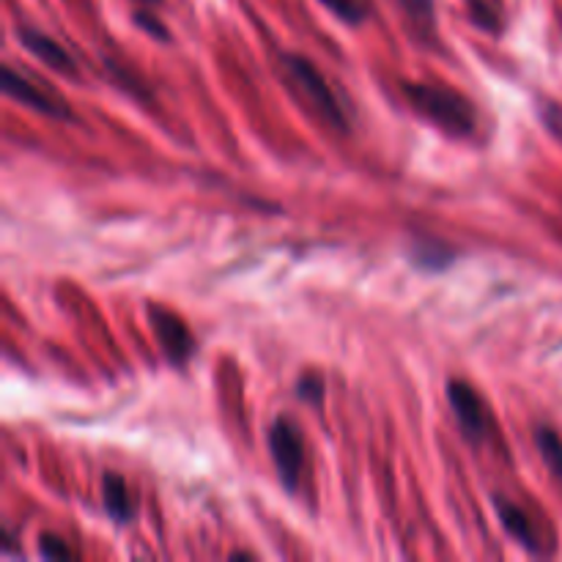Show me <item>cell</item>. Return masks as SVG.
<instances>
[{
	"mask_svg": "<svg viewBox=\"0 0 562 562\" xmlns=\"http://www.w3.org/2000/svg\"><path fill=\"white\" fill-rule=\"evenodd\" d=\"M470 16L477 27H483V31H503V5H499L497 0H470Z\"/></svg>",
	"mask_w": 562,
	"mask_h": 562,
	"instance_id": "8fae6325",
	"label": "cell"
},
{
	"mask_svg": "<svg viewBox=\"0 0 562 562\" xmlns=\"http://www.w3.org/2000/svg\"><path fill=\"white\" fill-rule=\"evenodd\" d=\"M406 97H409L412 108L420 110L426 119L442 126L450 135H472L477 124V113L467 97L448 86H437V82H409L404 86Z\"/></svg>",
	"mask_w": 562,
	"mask_h": 562,
	"instance_id": "6da1fadb",
	"label": "cell"
},
{
	"mask_svg": "<svg viewBox=\"0 0 562 562\" xmlns=\"http://www.w3.org/2000/svg\"><path fill=\"white\" fill-rule=\"evenodd\" d=\"M398 3L412 20L426 22V25H431L434 22V0H398Z\"/></svg>",
	"mask_w": 562,
	"mask_h": 562,
	"instance_id": "2e32d148",
	"label": "cell"
},
{
	"mask_svg": "<svg viewBox=\"0 0 562 562\" xmlns=\"http://www.w3.org/2000/svg\"><path fill=\"white\" fill-rule=\"evenodd\" d=\"M456 258L453 250H448V247L442 245V241H420V245L415 247V261L420 263V267L431 269V272H437V269H445L450 261Z\"/></svg>",
	"mask_w": 562,
	"mask_h": 562,
	"instance_id": "7c38bea8",
	"label": "cell"
},
{
	"mask_svg": "<svg viewBox=\"0 0 562 562\" xmlns=\"http://www.w3.org/2000/svg\"><path fill=\"white\" fill-rule=\"evenodd\" d=\"M16 42H20L27 53L36 55L42 64H47L49 69L58 71V75H69V77H75V80L80 77V69H77L75 58H71V55L66 53V49L60 47L53 36H47V33L36 31V27L20 25L16 27Z\"/></svg>",
	"mask_w": 562,
	"mask_h": 562,
	"instance_id": "52a82bcc",
	"label": "cell"
},
{
	"mask_svg": "<svg viewBox=\"0 0 562 562\" xmlns=\"http://www.w3.org/2000/svg\"><path fill=\"white\" fill-rule=\"evenodd\" d=\"M448 401L461 434L470 442H481L486 437V406H483V398L475 393V387L453 379V382H448Z\"/></svg>",
	"mask_w": 562,
	"mask_h": 562,
	"instance_id": "5b68a950",
	"label": "cell"
},
{
	"mask_svg": "<svg viewBox=\"0 0 562 562\" xmlns=\"http://www.w3.org/2000/svg\"><path fill=\"white\" fill-rule=\"evenodd\" d=\"M102 503L115 525H130L135 519V503H132L130 486L119 472H108L102 477Z\"/></svg>",
	"mask_w": 562,
	"mask_h": 562,
	"instance_id": "9c48e42d",
	"label": "cell"
},
{
	"mask_svg": "<svg viewBox=\"0 0 562 562\" xmlns=\"http://www.w3.org/2000/svg\"><path fill=\"white\" fill-rule=\"evenodd\" d=\"M324 393H327V387H324V379L318 376V373L307 371V373H302L300 382H296V398L305 401V404L322 406Z\"/></svg>",
	"mask_w": 562,
	"mask_h": 562,
	"instance_id": "4fadbf2b",
	"label": "cell"
},
{
	"mask_svg": "<svg viewBox=\"0 0 562 562\" xmlns=\"http://www.w3.org/2000/svg\"><path fill=\"white\" fill-rule=\"evenodd\" d=\"M536 445L538 450H541L543 461H547L549 470L554 472V475L562 477V437L554 428H547L541 426L536 431Z\"/></svg>",
	"mask_w": 562,
	"mask_h": 562,
	"instance_id": "30bf717a",
	"label": "cell"
},
{
	"mask_svg": "<svg viewBox=\"0 0 562 562\" xmlns=\"http://www.w3.org/2000/svg\"><path fill=\"white\" fill-rule=\"evenodd\" d=\"M494 508H497V516H499V521H503L505 532H508L514 541H519L527 552L541 554V547H538V536H536V530H532L530 516H527L519 505H514L510 499H505V497H494Z\"/></svg>",
	"mask_w": 562,
	"mask_h": 562,
	"instance_id": "ba28073f",
	"label": "cell"
},
{
	"mask_svg": "<svg viewBox=\"0 0 562 562\" xmlns=\"http://www.w3.org/2000/svg\"><path fill=\"white\" fill-rule=\"evenodd\" d=\"M231 560H252V554H245V552H234V554H231Z\"/></svg>",
	"mask_w": 562,
	"mask_h": 562,
	"instance_id": "d6986e66",
	"label": "cell"
},
{
	"mask_svg": "<svg viewBox=\"0 0 562 562\" xmlns=\"http://www.w3.org/2000/svg\"><path fill=\"white\" fill-rule=\"evenodd\" d=\"M135 22L148 33V36L159 38V42H168V27L157 20L154 14H146V11H135Z\"/></svg>",
	"mask_w": 562,
	"mask_h": 562,
	"instance_id": "e0dca14e",
	"label": "cell"
},
{
	"mask_svg": "<svg viewBox=\"0 0 562 562\" xmlns=\"http://www.w3.org/2000/svg\"><path fill=\"white\" fill-rule=\"evenodd\" d=\"M543 121H547V130H552L554 135L562 137V108L560 104H543Z\"/></svg>",
	"mask_w": 562,
	"mask_h": 562,
	"instance_id": "ac0fdd59",
	"label": "cell"
},
{
	"mask_svg": "<svg viewBox=\"0 0 562 562\" xmlns=\"http://www.w3.org/2000/svg\"><path fill=\"white\" fill-rule=\"evenodd\" d=\"M267 442L280 483H283L285 492L294 494L296 486H300L302 470H305V439H302L300 426L289 417H278L269 426Z\"/></svg>",
	"mask_w": 562,
	"mask_h": 562,
	"instance_id": "7a4b0ae2",
	"label": "cell"
},
{
	"mask_svg": "<svg viewBox=\"0 0 562 562\" xmlns=\"http://www.w3.org/2000/svg\"><path fill=\"white\" fill-rule=\"evenodd\" d=\"M324 5H327L329 11H333L338 20L349 22V25H360L362 20H366V5L360 3V0H322Z\"/></svg>",
	"mask_w": 562,
	"mask_h": 562,
	"instance_id": "5bb4252c",
	"label": "cell"
},
{
	"mask_svg": "<svg viewBox=\"0 0 562 562\" xmlns=\"http://www.w3.org/2000/svg\"><path fill=\"white\" fill-rule=\"evenodd\" d=\"M283 66L285 71H289L291 80L296 82V88L307 97V102H311L329 124L338 126V130H346L349 119H346V110L340 108L335 91L329 88L327 77H324L311 60L302 58V55H283Z\"/></svg>",
	"mask_w": 562,
	"mask_h": 562,
	"instance_id": "3957f363",
	"label": "cell"
},
{
	"mask_svg": "<svg viewBox=\"0 0 562 562\" xmlns=\"http://www.w3.org/2000/svg\"><path fill=\"white\" fill-rule=\"evenodd\" d=\"M38 552L44 560H71L75 552L66 547V541H60L58 536H42L38 538Z\"/></svg>",
	"mask_w": 562,
	"mask_h": 562,
	"instance_id": "9a60e30c",
	"label": "cell"
},
{
	"mask_svg": "<svg viewBox=\"0 0 562 562\" xmlns=\"http://www.w3.org/2000/svg\"><path fill=\"white\" fill-rule=\"evenodd\" d=\"M0 82H3L5 97L27 104V108H33L36 113L47 115V119H58V121L75 119V115H71V110L66 108L64 102H58V99H53V97H47L44 91H38L31 80H25V77H22L20 71L11 69V66H3V71H0Z\"/></svg>",
	"mask_w": 562,
	"mask_h": 562,
	"instance_id": "8992f818",
	"label": "cell"
},
{
	"mask_svg": "<svg viewBox=\"0 0 562 562\" xmlns=\"http://www.w3.org/2000/svg\"><path fill=\"white\" fill-rule=\"evenodd\" d=\"M148 322H151L154 338H157L159 349H162V355L168 357L173 366H184V362L195 355L192 333L176 313L168 311V307H148Z\"/></svg>",
	"mask_w": 562,
	"mask_h": 562,
	"instance_id": "277c9868",
	"label": "cell"
},
{
	"mask_svg": "<svg viewBox=\"0 0 562 562\" xmlns=\"http://www.w3.org/2000/svg\"><path fill=\"white\" fill-rule=\"evenodd\" d=\"M143 3H159V0H143Z\"/></svg>",
	"mask_w": 562,
	"mask_h": 562,
	"instance_id": "ffe728a7",
	"label": "cell"
}]
</instances>
